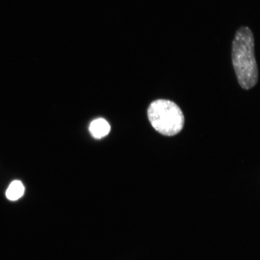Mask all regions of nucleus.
Here are the masks:
<instances>
[{"mask_svg": "<svg viewBox=\"0 0 260 260\" xmlns=\"http://www.w3.org/2000/svg\"><path fill=\"white\" fill-rule=\"evenodd\" d=\"M232 61L240 86L249 90L258 82V70L255 56L254 37L251 29H238L232 45Z\"/></svg>", "mask_w": 260, "mask_h": 260, "instance_id": "nucleus-1", "label": "nucleus"}, {"mask_svg": "<svg viewBox=\"0 0 260 260\" xmlns=\"http://www.w3.org/2000/svg\"><path fill=\"white\" fill-rule=\"evenodd\" d=\"M149 122L160 134L174 136L183 129L184 116L179 106L167 100H157L152 102L148 109Z\"/></svg>", "mask_w": 260, "mask_h": 260, "instance_id": "nucleus-2", "label": "nucleus"}, {"mask_svg": "<svg viewBox=\"0 0 260 260\" xmlns=\"http://www.w3.org/2000/svg\"><path fill=\"white\" fill-rule=\"evenodd\" d=\"M110 125L106 119L99 118L90 123L89 132L95 139H102L109 134Z\"/></svg>", "mask_w": 260, "mask_h": 260, "instance_id": "nucleus-3", "label": "nucleus"}, {"mask_svg": "<svg viewBox=\"0 0 260 260\" xmlns=\"http://www.w3.org/2000/svg\"><path fill=\"white\" fill-rule=\"evenodd\" d=\"M24 191L25 188L22 182L15 180L10 184L7 191H6V197L9 200L16 201L23 196Z\"/></svg>", "mask_w": 260, "mask_h": 260, "instance_id": "nucleus-4", "label": "nucleus"}]
</instances>
